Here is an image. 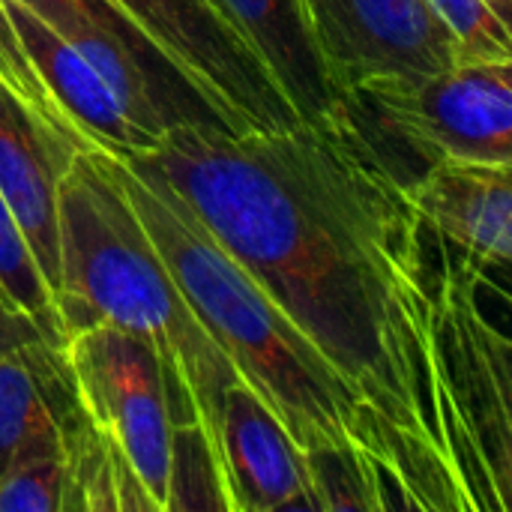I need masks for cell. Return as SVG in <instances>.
I'll use <instances>...</instances> for the list:
<instances>
[{
	"instance_id": "cell-22",
	"label": "cell",
	"mask_w": 512,
	"mask_h": 512,
	"mask_svg": "<svg viewBox=\"0 0 512 512\" xmlns=\"http://www.w3.org/2000/svg\"><path fill=\"white\" fill-rule=\"evenodd\" d=\"M486 3H489V6H492V9H495L498 15H501V18H507V21H510L512 0H486Z\"/></svg>"
},
{
	"instance_id": "cell-18",
	"label": "cell",
	"mask_w": 512,
	"mask_h": 512,
	"mask_svg": "<svg viewBox=\"0 0 512 512\" xmlns=\"http://www.w3.org/2000/svg\"><path fill=\"white\" fill-rule=\"evenodd\" d=\"M69 468L66 453H42L18 462L0 477V512H66Z\"/></svg>"
},
{
	"instance_id": "cell-19",
	"label": "cell",
	"mask_w": 512,
	"mask_h": 512,
	"mask_svg": "<svg viewBox=\"0 0 512 512\" xmlns=\"http://www.w3.org/2000/svg\"><path fill=\"white\" fill-rule=\"evenodd\" d=\"M0 294L9 297L12 303H18L21 309H27L30 315H36L39 321H45L48 327L63 333V327L57 321L54 297H51L45 279L39 276L33 255H30L27 243L21 240L3 201H0Z\"/></svg>"
},
{
	"instance_id": "cell-17",
	"label": "cell",
	"mask_w": 512,
	"mask_h": 512,
	"mask_svg": "<svg viewBox=\"0 0 512 512\" xmlns=\"http://www.w3.org/2000/svg\"><path fill=\"white\" fill-rule=\"evenodd\" d=\"M453 36L462 63H507L512 57L510 21L486 0H426Z\"/></svg>"
},
{
	"instance_id": "cell-8",
	"label": "cell",
	"mask_w": 512,
	"mask_h": 512,
	"mask_svg": "<svg viewBox=\"0 0 512 512\" xmlns=\"http://www.w3.org/2000/svg\"><path fill=\"white\" fill-rule=\"evenodd\" d=\"M336 96L459 66L453 36L426 0H300Z\"/></svg>"
},
{
	"instance_id": "cell-13",
	"label": "cell",
	"mask_w": 512,
	"mask_h": 512,
	"mask_svg": "<svg viewBox=\"0 0 512 512\" xmlns=\"http://www.w3.org/2000/svg\"><path fill=\"white\" fill-rule=\"evenodd\" d=\"M402 189L423 225L462 258L480 270L510 264V165L441 159L405 180Z\"/></svg>"
},
{
	"instance_id": "cell-4",
	"label": "cell",
	"mask_w": 512,
	"mask_h": 512,
	"mask_svg": "<svg viewBox=\"0 0 512 512\" xmlns=\"http://www.w3.org/2000/svg\"><path fill=\"white\" fill-rule=\"evenodd\" d=\"M480 267L462 258L432 297L435 405L471 510H510V342L474 297Z\"/></svg>"
},
{
	"instance_id": "cell-12",
	"label": "cell",
	"mask_w": 512,
	"mask_h": 512,
	"mask_svg": "<svg viewBox=\"0 0 512 512\" xmlns=\"http://www.w3.org/2000/svg\"><path fill=\"white\" fill-rule=\"evenodd\" d=\"M3 6L48 96L57 102L69 126L93 150L111 153L117 159H129V156H144L159 144L162 135H153L132 120V114L123 108L120 96L105 81V75L72 42H66L54 27H48L27 6L15 0H3Z\"/></svg>"
},
{
	"instance_id": "cell-14",
	"label": "cell",
	"mask_w": 512,
	"mask_h": 512,
	"mask_svg": "<svg viewBox=\"0 0 512 512\" xmlns=\"http://www.w3.org/2000/svg\"><path fill=\"white\" fill-rule=\"evenodd\" d=\"M87 423L66 342H30L0 357V477L18 462L63 450Z\"/></svg>"
},
{
	"instance_id": "cell-21",
	"label": "cell",
	"mask_w": 512,
	"mask_h": 512,
	"mask_svg": "<svg viewBox=\"0 0 512 512\" xmlns=\"http://www.w3.org/2000/svg\"><path fill=\"white\" fill-rule=\"evenodd\" d=\"M66 342V336L54 327H48L45 321H39L36 315H30L27 309H21L18 303H12L9 297L0 294V357L12 354L15 348H24L30 342Z\"/></svg>"
},
{
	"instance_id": "cell-16",
	"label": "cell",
	"mask_w": 512,
	"mask_h": 512,
	"mask_svg": "<svg viewBox=\"0 0 512 512\" xmlns=\"http://www.w3.org/2000/svg\"><path fill=\"white\" fill-rule=\"evenodd\" d=\"M306 471L318 512L378 510L372 471L354 444L306 450Z\"/></svg>"
},
{
	"instance_id": "cell-5",
	"label": "cell",
	"mask_w": 512,
	"mask_h": 512,
	"mask_svg": "<svg viewBox=\"0 0 512 512\" xmlns=\"http://www.w3.org/2000/svg\"><path fill=\"white\" fill-rule=\"evenodd\" d=\"M342 108L381 162L399 150L396 177L402 183L441 159L489 165L512 159L510 60L372 81L342 96Z\"/></svg>"
},
{
	"instance_id": "cell-1",
	"label": "cell",
	"mask_w": 512,
	"mask_h": 512,
	"mask_svg": "<svg viewBox=\"0 0 512 512\" xmlns=\"http://www.w3.org/2000/svg\"><path fill=\"white\" fill-rule=\"evenodd\" d=\"M144 159L375 414L447 456L426 225L342 102L288 129L168 126Z\"/></svg>"
},
{
	"instance_id": "cell-6",
	"label": "cell",
	"mask_w": 512,
	"mask_h": 512,
	"mask_svg": "<svg viewBox=\"0 0 512 512\" xmlns=\"http://www.w3.org/2000/svg\"><path fill=\"white\" fill-rule=\"evenodd\" d=\"M66 357L84 414L126 456L156 512H168L174 417L159 357L108 324L72 333Z\"/></svg>"
},
{
	"instance_id": "cell-10",
	"label": "cell",
	"mask_w": 512,
	"mask_h": 512,
	"mask_svg": "<svg viewBox=\"0 0 512 512\" xmlns=\"http://www.w3.org/2000/svg\"><path fill=\"white\" fill-rule=\"evenodd\" d=\"M216 468L228 512H318L306 450L246 381L222 396Z\"/></svg>"
},
{
	"instance_id": "cell-3",
	"label": "cell",
	"mask_w": 512,
	"mask_h": 512,
	"mask_svg": "<svg viewBox=\"0 0 512 512\" xmlns=\"http://www.w3.org/2000/svg\"><path fill=\"white\" fill-rule=\"evenodd\" d=\"M108 165L183 300L225 351L234 372L303 450L348 447L351 423L363 405L360 393L225 252L144 156L117 159L108 153Z\"/></svg>"
},
{
	"instance_id": "cell-11",
	"label": "cell",
	"mask_w": 512,
	"mask_h": 512,
	"mask_svg": "<svg viewBox=\"0 0 512 512\" xmlns=\"http://www.w3.org/2000/svg\"><path fill=\"white\" fill-rule=\"evenodd\" d=\"M81 150L87 147L45 123L0 81V201L51 297L57 288V192Z\"/></svg>"
},
{
	"instance_id": "cell-15",
	"label": "cell",
	"mask_w": 512,
	"mask_h": 512,
	"mask_svg": "<svg viewBox=\"0 0 512 512\" xmlns=\"http://www.w3.org/2000/svg\"><path fill=\"white\" fill-rule=\"evenodd\" d=\"M270 69L300 120H324L339 108L300 0H207Z\"/></svg>"
},
{
	"instance_id": "cell-7",
	"label": "cell",
	"mask_w": 512,
	"mask_h": 512,
	"mask_svg": "<svg viewBox=\"0 0 512 512\" xmlns=\"http://www.w3.org/2000/svg\"><path fill=\"white\" fill-rule=\"evenodd\" d=\"M237 132L300 120L270 69L207 0H111Z\"/></svg>"
},
{
	"instance_id": "cell-9",
	"label": "cell",
	"mask_w": 512,
	"mask_h": 512,
	"mask_svg": "<svg viewBox=\"0 0 512 512\" xmlns=\"http://www.w3.org/2000/svg\"><path fill=\"white\" fill-rule=\"evenodd\" d=\"M72 42L114 87L138 126L162 135L180 123L228 126L192 81L111 0H15ZM231 129V126H228Z\"/></svg>"
},
{
	"instance_id": "cell-20",
	"label": "cell",
	"mask_w": 512,
	"mask_h": 512,
	"mask_svg": "<svg viewBox=\"0 0 512 512\" xmlns=\"http://www.w3.org/2000/svg\"><path fill=\"white\" fill-rule=\"evenodd\" d=\"M0 81H3L15 96H21L45 123H51L54 129H60L63 135H69V138L78 141L81 147L93 150V147L69 126V120L63 117V111L57 108V102L48 96L45 84L39 81L36 69L30 66V60H27V54H24L18 36H15V30H12V24H9V15H6L3 0H0Z\"/></svg>"
},
{
	"instance_id": "cell-2",
	"label": "cell",
	"mask_w": 512,
	"mask_h": 512,
	"mask_svg": "<svg viewBox=\"0 0 512 512\" xmlns=\"http://www.w3.org/2000/svg\"><path fill=\"white\" fill-rule=\"evenodd\" d=\"M54 309L66 339L108 324L150 345L174 426H198L216 462L219 405L243 378L183 300L102 150H81L57 192Z\"/></svg>"
}]
</instances>
